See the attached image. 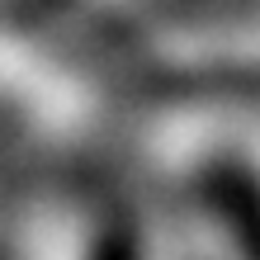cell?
I'll use <instances>...</instances> for the list:
<instances>
[{"label": "cell", "mask_w": 260, "mask_h": 260, "mask_svg": "<svg viewBox=\"0 0 260 260\" xmlns=\"http://www.w3.org/2000/svg\"><path fill=\"white\" fill-rule=\"evenodd\" d=\"M0 114L43 147H76L100 128V95L43 43L0 34Z\"/></svg>", "instance_id": "cell-1"}, {"label": "cell", "mask_w": 260, "mask_h": 260, "mask_svg": "<svg viewBox=\"0 0 260 260\" xmlns=\"http://www.w3.org/2000/svg\"><path fill=\"white\" fill-rule=\"evenodd\" d=\"M10 260H95V222L71 204H38L10 232Z\"/></svg>", "instance_id": "cell-2"}, {"label": "cell", "mask_w": 260, "mask_h": 260, "mask_svg": "<svg viewBox=\"0 0 260 260\" xmlns=\"http://www.w3.org/2000/svg\"><path fill=\"white\" fill-rule=\"evenodd\" d=\"M237 133H232V142H227V151H232V166L241 171V185H246L251 194V204L260 213V114L255 118H232Z\"/></svg>", "instance_id": "cell-3"}]
</instances>
